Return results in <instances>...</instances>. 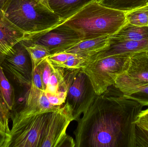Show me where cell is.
<instances>
[{
    "label": "cell",
    "instance_id": "6da1fadb",
    "mask_svg": "<svg viewBox=\"0 0 148 147\" xmlns=\"http://www.w3.org/2000/svg\"><path fill=\"white\" fill-rule=\"evenodd\" d=\"M143 107L122 93L97 96L77 121L76 147H135L136 121Z\"/></svg>",
    "mask_w": 148,
    "mask_h": 147
},
{
    "label": "cell",
    "instance_id": "ba28073f",
    "mask_svg": "<svg viewBox=\"0 0 148 147\" xmlns=\"http://www.w3.org/2000/svg\"><path fill=\"white\" fill-rule=\"evenodd\" d=\"M73 121L72 110L66 103L59 109L51 112L41 147L75 146L73 139L66 134L67 129Z\"/></svg>",
    "mask_w": 148,
    "mask_h": 147
},
{
    "label": "cell",
    "instance_id": "52a82bcc",
    "mask_svg": "<svg viewBox=\"0 0 148 147\" xmlns=\"http://www.w3.org/2000/svg\"><path fill=\"white\" fill-rule=\"evenodd\" d=\"M113 85L124 96L148 87V51L131 55L127 70L116 77Z\"/></svg>",
    "mask_w": 148,
    "mask_h": 147
},
{
    "label": "cell",
    "instance_id": "f546056e",
    "mask_svg": "<svg viewBox=\"0 0 148 147\" xmlns=\"http://www.w3.org/2000/svg\"><path fill=\"white\" fill-rule=\"evenodd\" d=\"M0 133L3 134L5 135L8 136V135L6 133V131H5V129H4V127H3V126L2 124L0 122Z\"/></svg>",
    "mask_w": 148,
    "mask_h": 147
},
{
    "label": "cell",
    "instance_id": "d4e9b609",
    "mask_svg": "<svg viewBox=\"0 0 148 147\" xmlns=\"http://www.w3.org/2000/svg\"><path fill=\"white\" fill-rule=\"evenodd\" d=\"M9 117L10 110L0 97V122L3 126L8 136L10 131L9 127Z\"/></svg>",
    "mask_w": 148,
    "mask_h": 147
},
{
    "label": "cell",
    "instance_id": "7c38bea8",
    "mask_svg": "<svg viewBox=\"0 0 148 147\" xmlns=\"http://www.w3.org/2000/svg\"><path fill=\"white\" fill-rule=\"evenodd\" d=\"M26 34L0 9V64L10 49L24 39Z\"/></svg>",
    "mask_w": 148,
    "mask_h": 147
},
{
    "label": "cell",
    "instance_id": "cb8c5ba5",
    "mask_svg": "<svg viewBox=\"0 0 148 147\" xmlns=\"http://www.w3.org/2000/svg\"><path fill=\"white\" fill-rule=\"evenodd\" d=\"M124 96L138 102L143 107L148 106V87Z\"/></svg>",
    "mask_w": 148,
    "mask_h": 147
},
{
    "label": "cell",
    "instance_id": "7a4b0ae2",
    "mask_svg": "<svg viewBox=\"0 0 148 147\" xmlns=\"http://www.w3.org/2000/svg\"><path fill=\"white\" fill-rule=\"evenodd\" d=\"M127 22L126 12L107 7L95 0L62 23L77 32L82 41L111 36Z\"/></svg>",
    "mask_w": 148,
    "mask_h": 147
},
{
    "label": "cell",
    "instance_id": "e0dca14e",
    "mask_svg": "<svg viewBox=\"0 0 148 147\" xmlns=\"http://www.w3.org/2000/svg\"><path fill=\"white\" fill-rule=\"evenodd\" d=\"M14 90L5 76L0 65V97L9 110H12L15 102Z\"/></svg>",
    "mask_w": 148,
    "mask_h": 147
},
{
    "label": "cell",
    "instance_id": "f1b7e54d",
    "mask_svg": "<svg viewBox=\"0 0 148 147\" xmlns=\"http://www.w3.org/2000/svg\"><path fill=\"white\" fill-rule=\"evenodd\" d=\"M7 136L0 133V147H3Z\"/></svg>",
    "mask_w": 148,
    "mask_h": 147
},
{
    "label": "cell",
    "instance_id": "7402d4cb",
    "mask_svg": "<svg viewBox=\"0 0 148 147\" xmlns=\"http://www.w3.org/2000/svg\"><path fill=\"white\" fill-rule=\"evenodd\" d=\"M134 138L135 147H148V130L136 125Z\"/></svg>",
    "mask_w": 148,
    "mask_h": 147
},
{
    "label": "cell",
    "instance_id": "ac0fdd59",
    "mask_svg": "<svg viewBox=\"0 0 148 147\" xmlns=\"http://www.w3.org/2000/svg\"><path fill=\"white\" fill-rule=\"evenodd\" d=\"M23 45L30 55L32 61L33 70L37 67L43 60L50 55L49 51L40 45L37 44Z\"/></svg>",
    "mask_w": 148,
    "mask_h": 147
},
{
    "label": "cell",
    "instance_id": "603a6c76",
    "mask_svg": "<svg viewBox=\"0 0 148 147\" xmlns=\"http://www.w3.org/2000/svg\"><path fill=\"white\" fill-rule=\"evenodd\" d=\"M38 66L40 70L43 89L45 91L52 71L50 63L47 58L39 64Z\"/></svg>",
    "mask_w": 148,
    "mask_h": 147
},
{
    "label": "cell",
    "instance_id": "9c48e42d",
    "mask_svg": "<svg viewBox=\"0 0 148 147\" xmlns=\"http://www.w3.org/2000/svg\"><path fill=\"white\" fill-rule=\"evenodd\" d=\"M97 96L87 75L81 69L73 70L66 103L71 108L74 121L80 118Z\"/></svg>",
    "mask_w": 148,
    "mask_h": 147
},
{
    "label": "cell",
    "instance_id": "4fadbf2b",
    "mask_svg": "<svg viewBox=\"0 0 148 147\" xmlns=\"http://www.w3.org/2000/svg\"><path fill=\"white\" fill-rule=\"evenodd\" d=\"M144 51H148V40H122L110 37L108 47L88 59L121 54H133Z\"/></svg>",
    "mask_w": 148,
    "mask_h": 147
},
{
    "label": "cell",
    "instance_id": "3957f363",
    "mask_svg": "<svg viewBox=\"0 0 148 147\" xmlns=\"http://www.w3.org/2000/svg\"><path fill=\"white\" fill-rule=\"evenodd\" d=\"M4 13L26 34L50 29L63 22L46 4L37 0H12Z\"/></svg>",
    "mask_w": 148,
    "mask_h": 147
},
{
    "label": "cell",
    "instance_id": "8992f818",
    "mask_svg": "<svg viewBox=\"0 0 148 147\" xmlns=\"http://www.w3.org/2000/svg\"><path fill=\"white\" fill-rule=\"evenodd\" d=\"M82 41L80 35L66 24H60L47 30L26 34L23 44H37L47 48L50 55L62 52Z\"/></svg>",
    "mask_w": 148,
    "mask_h": 147
},
{
    "label": "cell",
    "instance_id": "4316f807",
    "mask_svg": "<svg viewBox=\"0 0 148 147\" xmlns=\"http://www.w3.org/2000/svg\"><path fill=\"white\" fill-rule=\"evenodd\" d=\"M136 124L137 126L148 130V108L141 111L136 118Z\"/></svg>",
    "mask_w": 148,
    "mask_h": 147
},
{
    "label": "cell",
    "instance_id": "9a60e30c",
    "mask_svg": "<svg viewBox=\"0 0 148 147\" xmlns=\"http://www.w3.org/2000/svg\"><path fill=\"white\" fill-rule=\"evenodd\" d=\"M94 1L95 0H42V2L64 21Z\"/></svg>",
    "mask_w": 148,
    "mask_h": 147
},
{
    "label": "cell",
    "instance_id": "44dd1931",
    "mask_svg": "<svg viewBox=\"0 0 148 147\" xmlns=\"http://www.w3.org/2000/svg\"><path fill=\"white\" fill-rule=\"evenodd\" d=\"M62 106H56L51 104L47 97L46 92L44 91L42 94L39 101L37 113L41 114L47 112H53L60 108L62 107Z\"/></svg>",
    "mask_w": 148,
    "mask_h": 147
},
{
    "label": "cell",
    "instance_id": "5b68a950",
    "mask_svg": "<svg viewBox=\"0 0 148 147\" xmlns=\"http://www.w3.org/2000/svg\"><path fill=\"white\" fill-rule=\"evenodd\" d=\"M50 113L32 115L12 123L3 147H41Z\"/></svg>",
    "mask_w": 148,
    "mask_h": 147
},
{
    "label": "cell",
    "instance_id": "484cf974",
    "mask_svg": "<svg viewBox=\"0 0 148 147\" xmlns=\"http://www.w3.org/2000/svg\"><path fill=\"white\" fill-rule=\"evenodd\" d=\"M49 101L51 104L62 106L66 99L67 92H59L54 95L46 93Z\"/></svg>",
    "mask_w": 148,
    "mask_h": 147
},
{
    "label": "cell",
    "instance_id": "30bf717a",
    "mask_svg": "<svg viewBox=\"0 0 148 147\" xmlns=\"http://www.w3.org/2000/svg\"><path fill=\"white\" fill-rule=\"evenodd\" d=\"M0 65L20 85L30 88L33 72L32 61L21 41L10 49Z\"/></svg>",
    "mask_w": 148,
    "mask_h": 147
},
{
    "label": "cell",
    "instance_id": "1f68e13d",
    "mask_svg": "<svg viewBox=\"0 0 148 147\" xmlns=\"http://www.w3.org/2000/svg\"><path fill=\"white\" fill-rule=\"evenodd\" d=\"M147 4H148V0H147Z\"/></svg>",
    "mask_w": 148,
    "mask_h": 147
},
{
    "label": "cell",
    "instance_id": "d6986e66",
    "mask_svg": "<svg viewBox=\"0 0 148 147\" xmlns=\"http://www.w3.org/2000/svg\"><path fill=\"white\" fill-rule=\"evenodd\" d=\"M126 19L128 23L138 26H148V4L144 7L126 12Z\"/></svg>",
    "mask_w": 148,
    "mask_h": 147
},
{
    "label": "cell",
    "instance_id": "2e32d148",
    "mask_svg": "<svg viewBox=\"0 0 148 147\" xmlns=\"http://www.w3.org/2000/svg\"><path fill=\"white\" fill-rule=\"evenodd\" d=\"M110 37L122 40H148V26H138L127 22Z\"/></svg>",
    "mask_w": 148,
    "mask_h": 147
},
{
    "label": "cell",
    "instance_id": "8fae6325",
    "mask_svg": "<svg viewBox=\"0 0 148 147\" xmlns=\"http://www.w3.org/2000/svg\"><path fill=\"white\" fill-rule=\"evenodd\" d=\"M44 91L40 69L38 66L33 70L31 86L26 98L24 107L16 113L12 119L13 123L26 117L38 114L39 101Z\"/></svg>",
    "mask_w": 148,
    "mask_h": 147
},
{
    "label": "cell",
    "instance_id": "ffe728a7",
    "mask_svg": "<svg viewBox=\"0 0 148 147\" xmlns=\"http://www.w3.org/2000/svg\"><path fill=\"white\" fill-rule=\"evenodd\" d=\"M78 55L66 52L51 54L47 58L48 60L54 66H58L68 60L76 58Z\"/></svg>",
    "mask_w": 148,
    "mask_h": 147
},
{
    "label": "cell",
    "instance_id": "4dcf8cb0",
    "mask_svg": "<svg viewBox=\"0 0 148 147\" xmlns=\"http://www.w3.org/2000/svg\"><path fill=\"white\" fill-rule=\"evenodd\" d=\"M37 1H42V0H37Z\"/></svg>",
    "mask_w": 148,
    "mask_h": 147
},
{
    "label": "cell",
    "instance_id": "83f0119b",
    "mask_svg": "<svg viewBox=\"0 0 148 147\" xmlns=\"http://www.w3.org/2000/svg\"><path fill=\"white\" fill-rule=\"evenodd\" d=\"M11 1L12 0H0V9L4 12Z\"/></svg>",
    "mask_w": 148,
    "mask_h": 147
},
{
    "label": "cell",
    "instance_id": "5bb4252c",
    "mask_svg": "<svg viewBox=\"0 0 148 147\" xmlns=\"http://www.w3.org/2000/svg\"><path fill=\"white\" fill-rule=\"evenodd\" d=\"M109 39V36H104L82 41L65 52L76 54L84 59L89 58L107 48Z\"/></svg>",
    "mask_w": 148,
    "mask_h": 147
},
{
    "label": "cell",
    "instance_id": "277c9868",
    "mask_svg": "<svg viewBox=\"0 0 148 147\" xmlns=\"http://www.w3.org/2000/svg\"><path fill=\"white\" fill-rule=\"evenodd\" d=\"M133 54H121L95 59H87L81 69L88 76L97 96L114 85L116 77L127 70Z\"/></svg>",
    "mask_w": 148,
    "mask_h": 147
}]
</instances>
